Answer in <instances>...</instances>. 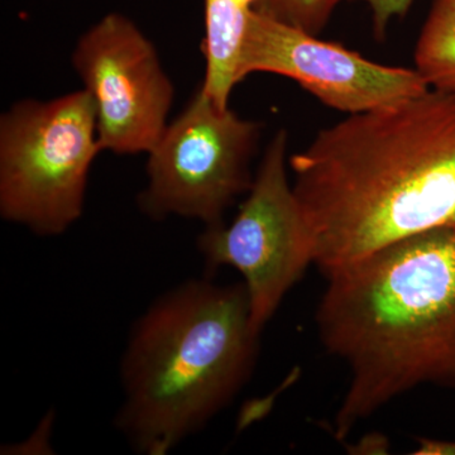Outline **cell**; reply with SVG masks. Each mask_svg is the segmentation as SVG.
<instances>
[{
  "mask_svg": "<svg viewBox=\"0 0 455 455\" xmlns=\"http://www.w3.org/2000/svg\"><path fill=\"white\" fill-rule=\"evenodd\" d=\"M289 134L269 140L252 187L229 226L205 227L197 250L208 269L228 266L243 277L259 333L314 263L309 230L287 176Z\"/></svg>",
  "mask_w": 455,
  "mask_h": 455,
  "instance_id": "6",
  "label": "cell"
},
{
  "mask_svg": "<svg viewBox=\"0 0 455 455\" xmlns=\"http://www.w3.org/2000/svg\"><path fill=\"white\" fill-rule=\"evenodd\" d=\"M325 276L403 239L455 227V92L429 89L324 128L289 158Z\"/></svg>",
  "mask_w": 455,
  "mask_h": 455,
  "instance_id": "1",
  "label": "cell"
},
{
  "mask_svg": "<svg viewBox=\"0 0 455 455\" xmlns=\"http://www.w3.org/2000/svg\"><path fill=\"white\" fill-rule=\"evenodd\" d=\"M415 64L431 89L455 92V0H434L416 44Z\"/></svg>",
  "mask_w": 455,
  "mask_h": 455,
  "instance_id": "10",
  "label": "cell"
},
{
  "mask_svg": "<svg viewBox=\"0 0 455 455\" xmlns=\"http://www.w3.org/2000/svg\"><path fill=\"white\" fill-rule=\"evenodd\" d=\"M254 73L289 77L324 106L348 116L394 106L431 89L416 68L377 64L257 11L242 44L239 82Z\"/></svg>",
  "mask_w": 455,
  "mask_h": 455,
  "instance_id": "8",
  "label": "cell"
},
{
  "mask_svg": "<svg viewBox=\"0 0 455 455\" xmlns=\"http://www.w3.org/2000/svg\"><path fill=\"white\" fill-rule=\"evenodd\" d=\"M366 3L372 12L373 32L379 40L385 37L388 26L395 18L405 16L415 0H349Z\"/></svg>",
  "mask_w": 455,
  "mask_h": 455,
  "instance_id": "12",
  "label": "cell"
},
{
  "mask_svg": "<svg viewBox=\"0 0 455 455\" xmlns=\"http://www.w3.org/2000/svg\"><path fill=\"white\" fill-rule=\"evenodd\" d=\"M325 277L317 334L349 372L335 438L421 386L455 390V227L410 236Z\"/></svg>",
  "mask_w": 455,
  "mask_h": 455,
  "instance_id": "2",
  "label": "cell"
},
{
  "mask_svg": "<svg viewBox=\"0 0 455 455\" xmlns=\"http://www.w3.org/2000/svg\"><path fill=\"white\" fill-rule=\"evenodd\" d=\"M262 124L220 108L197 89L148 152L140 211L152 220L171 215L223 223L224 212L247 194Z\"/></svg>",
  "mask_w": 455,
  "mask_h": 455,
  "instance_id": "5",
  "label": "cell"
},
{
  "mask_svg": "<svg viewBox=\"0 0 455 455\" xmlns=\"http://www.w3.org/2000/svg\"><path fill=\"white\" fill-rule=\"evenodd\" d=\"M257 4L259 0H204L205 76L199 89L220 108H229L233 89L241 83L239 57Z\"/></svg>",
  "mask_w": 455,
  "mask_h": 455,
  "instance_id": "9",
  "label": "cell"
},
{
  "mask_svg": "<svg viewBox=\"0 0 455 455\" xmlns=\"http://www.w3.org/2000/svg\"><path fill=\"white\" fill-rule=\"evenodd\" d=\"M259 338L243 283L191 280L164 293L128 339L116 427L137 453H169L250 381Z\"/></svg>",
  "mask_w": 455,
  "mask_h": 455,
  "instance_id": "3",
  "label": "cell"
},
{
  "mask_svg": "<svg viewBox=\"0 0 455 455\" xmlns=\"http://www.w3.org/2000/svg\"><path fill=\"white\" fill-rule=\"evenodd\" d=\"M101 152L85 89L25 99L0 118V214L35 235H62L82 217L90 167Z\"/></svg>",
  "mask_w": 455,
  "mask_h": 455,
  "instance_id": "4",
  "label": "cell"
},
{
  "mask_svg": "<svg viewBox=\"0 0 455 455\" xmlns=\"http://www.w3.org/2000/svg\"><path fill=\"white\" fill-rule=\"evenodd\" d=\"M341 0H259L257 12L319 35Z\"/></svg>",
  "mask_w": 455,
  "mask_h": 455,
  "instance_id": "11",
  "label": "cell"
},
{
  "mask_svg": "<svg viewBox=\"0 0 455 455\" xmlns=\"http://www.w3.org/2000/svg\"><path fill=\"white\" fill-rule=\"evenodd\" d=\"M73 66L94 101L101 151L148 154L169 124L175 90L145 33L107 14L77 41Z\"/></svg>",
  "mask_w": 455,
  "mask_h": 455,
  "instance_id": "7",
  "label": "cell"
},
{
  "mask_svg": "<svg viewBox=\"0 0 455 455\" xmlns=\"http://www.w3.org/2000/svg\"><path fill=\"white\" fill-rule=\"evenodd\" d=\"M412 454L455 455V440L421 438Z\"/></svg>",
  "mask_w": 455,
  "mask_h": 455,
  "instance_id": "13",
  "label": "cell"
}]
</instances>
